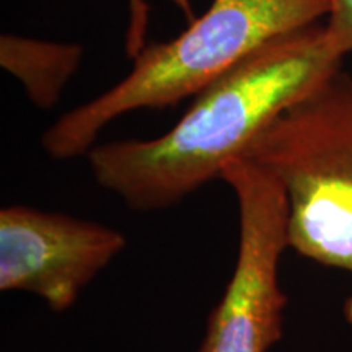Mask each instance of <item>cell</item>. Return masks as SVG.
Segmentation results:
<instances>
[{
  "label": "cell",
  "instance_id": "6da1fadb",
  "mask_svg": "<svg viewBox=\"0 0 352 352\" xmlns=\"http://www.w3.org/2000/svg\"><path fill=\"white\" fill-rule=\"evenodd\" d=\"M324 23L264 44L196 95L165 134L96 144L87 153L95 182L139 212L165 210L222 178L284 109L342 67Z\"/></svg>",
  "mask_w": 352,
  "mask_h": 352
},
{
  "label": "cell",
  "instance_id": "7a4b0ae2",
  "mask_svg": "<svg viewBox=\"0 0 352 352\" xmlns=\"http://www.w3.org/2000/svg\"><path fill=\"white\" fill-rule=\"evenodd\" d=\"M328 13L329 0H210L178 36L145 46L122 80L47 127L44 152L60 162L87 155L118 118L197 95L264 44L320 23Z\"/></svg>",
  "mask_w": 352,
  "mask_h": 352
},
{
  "label": "cell",
  "instance_id": "3957f363",
  "mask_svg": "<svg viewBox=\"0 0 352 352\" xmlns=\"http://www.w3.org/2000/svg\"><path fill=\"white\" fill-rule=\"evenodd\" d=\"M241 157L271 173L289 208V248L352 276V76L331 77L284 109ZM352 323V292L344 305Z\"/></svg>",
  "mask_w": 352,
  "mask_h": 352
},
{
  "label": "cell",
  "instance_id": "277c9868",
  "mask_svg": "<svg viewBox=\"0 0 352 352\" xmlns=\"http://www.w3.org/2000/svg\"><path fill=\"white\" fill-rule=\"evenodd\" d=\"M220 179L239 204V253L197 352H267L284 334L279 263L289 248L287 199L274 176L245 157L228 162Z\"/></svg>",
  "mask_w": 352,
  "mask_h": 352
},
{
  "label": "cell",
  "instance_id": "5b68a950",
  "mask_svg": "<svg viewBox=\"0 0 352 352\" xmlns=\"http://www.w3.org/2000/svg\"><path fill=\"white\" fill-rule=\"evenodd\" d=\"M126 245L124 233L95 220L7 206L0 210V290L33 294L63 314Z\"/></svg>",
  "mask_w": 352,
  "mask_h": 352
},
{
  "label": "cell",
  "instance_id": "8992f818",
  "mask_svg": "<svg viewBox=\"0 0 352 352\" xmlns=\"http://www.w3.org/2000/svg\"><path fill=\"white\" fill-rule=\"evenodd\" d=\"M82 59L83 47L76 43L12 33L0 36V67L23 85L28 100L41 109H51L59 103Z\"/></svg>",
  "mask_w": 352,
  "mask_h": 352
},
{
  "label": "cell",
  "instance_id": "52a82bcc",
  "mask_svg": "<svg viewBox=\"0 0 352 352\" xmlns=\"http://www.w3.org/2000/svg\"><path fill=\"white\" fill-rule=\"evenodd\" d=\"M168 2L173 3L188 21L196 19L192 0H168ZM127 8H129V25L124 34V50L126 54L134 59L145 47L151 7L147 0H127Z\"/></svg>",
  "mask_w": 352,
  "mask_h": 352
},
{
  "label": "cell",
  "instance_id": "ba28073f",
  "mask_svg": "<svg viewBox=\"0 0 352 352\" xmlns=\"http://www.w3.org/2000/svg\"><path fill=\"white\" fill-rule=\"evenodd\" d=\"M329 43L341 57L352 52V0H329L327 16Z\"/></svg>",
  "mask_w": 352,
  "mask_h": 352
}]
</instances>
